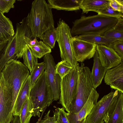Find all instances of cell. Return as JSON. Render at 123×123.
<instances>
[{"mask_svg":"<svg viewBox=\"0 0 123 123\" xmlns=\"http://www.w3.org/2000/svg\"><path fill=\"white\" fill-rule=\"evenodd\" d=\"M118 19L98 14L83 16L73 22L71 34L72 37L87 34L104 36L105 32L114 27Z\"/></svg>","mask_w":123,"mask_h":123,"instance_id":"1","label":"cell"},{"mask_svg":"<svg viewBox=\"0 0 123 123\" xmlns=\"http://www.w3.org/2000/svg\"><path fill=\"white\" fill-rule=\"evenodd\" d=\"M28 16L16 24L15 32L13 37L0 53V72L10 60L22 58L28 38L34 37L27 25Z\"/></svg>","mask_w":123,"mask_h":123,"instance_id":"2","label":"cell"},{"mask_svg":"<svg viewBox=\"0 0 123 123\" xmlns=\"http://www.w3.org/2000/svg\"><path fill=\"white\" fill-rule=\"evenodd\" d=\"M52 8L44 0H35L32 3L27 25L33 36L39 38L47 30L54 27Z\"/></svg>","mask_w":123,"mask_h":123,"instance_id":"3","label":"cell"},{"mask_svg":"<svg viewBox=\"0 0 123 123\" xmlns=\"http://www.w3.org/2000/svg\"><path fill=\"white\" fill-rule=\"evenodd\" d=\"M1 72L12 94V105L14 107L19 92L30 75L29 71L20 61L12 59L6 63Z\"/></svg>","mask_w":123,"mask_h":123,"instance_id":"4","label":"cell"},{"mask_svg":"<svg viewBox=\"0 0 123 123\" xmlns=\"http://www.w3.org/2000/svg\"><path fill=\"white\" fill-rule=\"evenodd\" d=\"M78 84L76 93L70 110V112L76 113L81 109L87 101L93 87L88 67L83 62L77 66Z\"/></svg>","mask_w":123,"mask_h":123,"instance_id":"5","label":"cell"},{"mask_svg":"<svg viewBox=\"0 0 123 123\" xmlns=\"http://www.w3.org/2000/svg\"><path fill=\"white\" fill-rule=\"evenodd\" d=\"M29 98L32 103L34 117H40V112L45 110L52 102L45 71L32 87Z\"/></svg>","mask_w":123,"mask_h":123,"instance_id":"6","label":"cell"},{"mask_svg":"<svg viewBox=\"0 0 123 123\" xmlns=\"http://www.w3.org/2000/svg\"><path fill=\"white\" fill-rule=\"evenodd\" d=\"M56 29V41L59 47L62 60L66 61L74 68L76 67L79 64L75 60L73 53L70 28L64 21L61 19L58 22Z\"/></svg>","mask_w":123,"mask_h":123,"instance_id":"7","label":"cell"},{"mask_svg":"<svg viewBox=\"0 0 123 123\" xmlns=\"http://www.w3.org/2000/svg\"><path fill=\"white\" fill-rule=\"evenodd\" d=\"M77 66L73 68L69 73L61 79L58 103L61 105L67 112H70L77 91L78 76Z\"/></svg>","mask_w":123,"mask_h":123,"instance_id":"8","label":"cell"},{"mask_svg":"<svg viewBox=\"0 0 123 123\" xmlns=\"http://www.w3.org/2000/svg\"><path fill=\"white\" fill-rule=\"evenodd\" d=\"M12 96L1 72L0 78V123H10L13 119Z\"/></svg>","mask_w":123,"mask_h":123,"instance_id":"9","label":"cell"},{"mask_svg":"<svg viewBox=\"0 0 123 123\" xmlns=\"http://www.w3.org/2000/svg\"><path fill=\"white\" fill-rule=\"evenodd\" d=\"M43 62L51 99L53 101H57L60 97L61 78L55 72L56 64L51 54H49L45 55Z\"/></svg>","mask_w":123,"mask_h":123,"instance_id":"10","label":"cell"},{"mask_svg":"<svg viewBox=\"0 0 123 123\" xmlns=\"http://www.w3.org/2000/svg\"><path fill=\"white\" fill-rule=\"evenodd\" d=\"M118 91L111 92L104 96L94 106L87 117L86 123H101L117 98Z\"/></svg>","mask_w":123,"mask_h":123,"instance_id":"11","label":"cell"},{"mask_svg":"<svg viewBox=\"0 0 123 123\" xmlns=\"http://www.w3.org/2000/svg\"><path fill=\"white\" fill-rule=\"evenodd\" d=\"M73 55L78 62H82L93 57L96 51L97 45L72 37L71 39Z\"/></svg>","mask_w":123,"mask_h":123,"instance_id":"12","label":"cell"},{"mask_svg":"<svg viewBox=\"0 0 123 123\" xmlns=\"http://www.w3.org/2000/svg\"><path fill=\"white\" fill-rule=\"evenodd\" d=\"M99 94L94 88L86 102L78 113L66 112V116L69 123H86L87 117L97 102Z\"/></svg>","mask_w":123,"mask_h":123,"instance_id":"13","label":"cell"},{"mask_svg":"<svg viewBox=\"0 0 123 123\" xmlns=\"http://www.w3.org/2000/svg\"><path fill=\"white\" fill-rule=\"evenodd\" d=\"M96 50L102 65L107 69L117 66L123 61L115 51L109 47L102 44L97 45Z\"/></svg>","mask_w":123,"mask_h":123,"instance_id":"14","label":"cell"},{"mask_svg":"<svg viewBox=\"0 0 123 123\" xmlns=\"http://www.w3.org/2000/svg\"><path fill=\"white\" fill-rule=\"evenodd\" d=\"M104 80L112 89L123 93V61L117 66L107 70Z\"/></svg>","mask_w":123,"mask_h":123,"instance_id":"15","label":"cell"},{"mask_svg":"<svg viewBox=\"0 0 123 123\" xmlns=\"http://www.w3.org/2000/svg\"><path fill=\"white\" fill-rule=\"evenodd\" d=\"M105 123H123V93L117 96L104 117Z\"/></svg>","mask_w":123,"mask_h":123,"instance_id":"16","label":"cell"},{"mask_svg":"<svg viewBox=\"0 0 123 123\" xmlns=\"http://www.w3.org/2000/svg\"><path fill=\"white\" fill-rule=\"evenodd\" d=\"M31 87L30 74L23 84L18 93L14 107L13 116H19L23 105L30 97Z\"/></svg>","mask_w":123,"mask_h":123,"instance_id":"17","label":"cell"},{"mask_svg":"<svg viewBox=\"0 0 123 123\" xmlns=\"http://www.w3.org/2000/svg\"><path fill=\"white\" fill-rule=\"evenodd\" d=\"M93 63L91 77L93 88L95 89L101 84L107 69L102 65L97 50L93 57Z\"/></svg>","mask_w":123,"mask_h":123,"instance_id":"18","label":"cell"},{"mask_svg":"<svg viewBox=\"0 0 123 123\" xmlns=\"http://www.w3.org/2000/svg\"><path fill=\"white\" fill-rule=\"evenodd\" d=\"M82 0H48V3L52 9L58 10L74 11L80 9Z\"/></svg>","mask_w":123,"mask_h":123,"instance_id":"19","label":"cell"},{"mask_svg":"<svg viewBox=\"0 0 123 123\" xmlns=\"http://www.w3.org/2000/svg\"><path fill=\"white\" fill-rule=\"evenodd\" d=\"M110 0H82L80 9L82 13L90 11L98 14L109 5Z\"/></svg>","mask_w":123,"mask_h":123,"instance_id":"20","label":"cell"},{"mask_svg":"<svg viewBox=\"0 0 123 123\" xmlns=\"http://www.w3.org/2000/svg\"><path fill=\"white\" fill-rule=\"evenodd\" d=\"M14 34L12 22L0 11V41L9 40Z\"/></svg>","mask_w":123,"mask_h":123,"instance_id":"21","label":"cell"},{"mask_svg":"<svg viewBox=\"0 0 123 123\" xmlns=\"http://www.w3.org/2000/svg\"><path fill=\"white\" fill-rule=\"evenodd\" d=\"M79 39L97 45L102 44L109 47L111 43L115 41L114 40L109 39L104 36L95 34H87L77 36Z\"/></svg>","mask_w":123,"mask_h":123,"instance_id":"22","label":"cell"},{"mask_svg":"<svg viewBox=\"0 0 123 123\" xmlns=\"http://www.w3.org/2000/svg\"><path fill=\"white\" fill-rule=\"evenodd\" d=\"M27 45L32 54L38 58H40L51 52V49L41 41H37L36 43L32 45Z\"/></svg>","mask_w":123,"mask_h":123,"instance_id":"23","label":"cell"},{"mask_svg":"<svg viewBox=\"0 0 123 123\" xmlns=\"http://www.w3.org/2000/svg\"><path fill=\"white\" fill-rule=\"evenodd\" d=\"M33 116V105L29 98L26 100L22 107L19 116L20 123H29Z\"/></svg>","mask_w":123,"mask_h":123,"instance_id":"24","label":"cell"},{"mask_svg":"<svg viewBox=\"0 0 123 123\" xmlns=\"http://www.w3.org/2000/svg\"><path fill=\"white\" fill-rule=\"evenodd\" d=\"M22 57L23 60L24 65L31 72L34 66L38 63V58L32 54L27 44L25 47Z\"/></svg>","mask_w":123,"mask_h":123,"instance_id":"25","label":"cell"},{"mask_svg":"<svg viewBox=\"0 0 123 123\" xmlns=\"http://www.w3.org/2000/svg\"><path fill=\"white\" fill-rule=\"evenodd\" d=\"M57 38L56 31L55 27H52L49 29L39 38L44 43L51 49L54 47Z\"/></svg>","mask_w":123,"mask_h":123,"instance_id":"26","label":"cell"},{"mask_svg":"<svg viewBox=\"0 0 123 123\" xmlns=\"http://www.w3.org/2000/svg\"><path fill=\"white\" fill-rule=\"evenodd\" d=\"M45 66L43 62L37 63L34 66L30 75L32 87L42 74L45 69Z\"/></svg>","mask_w":123,"mask_h":123,"instance_id":"27","label":"cell"},{"mask_svg":"<svg viewBox=\"0 0 123 123\" xmlns=\"http://www.w3.org/2000/svg\"><path fill=\"white\" fill-rule=\"evenodd\" d=\"M73 68L66 61L62 60L56 65L55 72L61 79L69 73Z\"/></svg>","mask_w":123,"mask_h":123,"instance_id":"28","label":"cell"},{"mask_svg":"<svg viewBox=\"0 0 123 123\" xmlns=\"http://www.w3.org/2000/svg\"><path fill=\"white\" fill-rule=\"evenodd\" d=\"M53 111L54 115L55 116L57 123H69L66 116V112L63 107L56 108Z\"/></svg>","mask_w":123,"mask_h":123,"instance_id":"29","label":"cell"},{"mask_svg":"<svg viewBox=\"0 0 123 123\" xmlns=\"http://www.w3.org/2000/svg\"><path fill=\"white\" fill-rule=\"evenodd\" d=\"M104 36L109 39L123 41V31L113 28L105 32Z\"/></svg>","mask_w":123,"mask_h":123,"instance_id":"30","label":"cell"},{"mask_svg":"<svg viewBox=\"0 0 123 123\" xmlns=\"http://www.w3.org/2000/svg\"><path fill=\"white\" fill-rule=\"evenodd\" d=\"M16 0H0V11L4 14L14 8Z\"/></svg>","mask_w":123,"mask_h":123,"instance_id":"31","label":"cell"},{"mask_svg":"<svg viewBox=\"0 0 123 123\" xmlns=\"http://www.w3.org/2000/svg\"><path fill=\"white\" fill-rule=\"evenodd\" d=\"M98 14L118 18H123V13L115 11L109 5Z\"/></svg>","mask_w":123,"mask_h":123,"instance_id":"32","label":"cell"},{"mask_svg":"<svg viewBox=\"0 0 123 123\" xmlns=\"http://www.w3.org/2000/svg\"><path fill=\"white\" fill-rule=\"evenodd\" d=\"M109 47L113 49L123 60V41L117 40L113 42Z\"/></svg>","mask_w":123,"mask_h":123,"instance_id":"33","label":"cell"},{"mask_svg":"<svg viewBox=\"0 0 123 123\" xmlns=\"http://www.w3.org/2000/svg\"><path fill=\"white\" fill-rule=\"evenodd\" d=\"M109 5L115 11L123 13V0H110Z\"/></svg>","mask_w":123,"mask_h":123,"instance_id":"34","label":"cell"},{"mask_svg":"<svg viewBox=\"0 0 123 123\" xmlns=\"http://www.w3.org/2000/svg\"><path fill=\"white\" fill-rule=\"evenodd\" d=\"M50 110H49L47 112L45 113L43 120H41L39 123H57L55 116L52 117L49 116Z\"/></svg>","mask_w":123,"mask_h":123,"instance_id":"35","label":"cell"},{"mask_svg":"<svg viewBox=\"0 0 123 123\" xmlns=\"http://www.w3.org/2000/svg\"><path fill=\"white\" fill-rule=\"evenodd\" d=\"M9 40L0 41V53L5 47Z\"/></svg>","mask_w":123,"mask_h":123,"instance_id":"36","label":"cell"},{"mask_svg":"<svg viewBox=\"0 0 123 123\" xmlns=\"http://www.w3.org/2000/svg\"><path fill=\"white\" fill-rule=\"evenodd\" d=\"M12 123H20V118L18 116H14Z\"/></svg>","mask_w":123,"mask_h":123,"instance_id":"37","label":"cell"},{"mask_svg":"<svg viewBox=\"0 0 123 123\" xmlns=\"http://www.w3.org/2000/svg\"><path fill=\"white\" fill-rule=\"evenodd\" d=\"M42 112V115H41V117H40L38 119V121L36 123H39L40 121L41 120L42 117V116L43 113L44 112V111H43Z\"/></svg>","mask_w":123,"mask_h":123,"instance_id":"38","label":"cell"},{"mask_svg":"<svg viewBox=\"0 0 123 123\" xmlns=\"http://www.w3.org/2000/svg\"><path fill=\"white\" fill-rule=\"evenodd\" d=\"M101 123H105L104 121L102 122Z\"/></svg>","mask_w":123,"mask_h":123,"instance_id":"39","label":"cell"},{"mask_svg":"<svg viewBox=\"0 0 123 123\" xmlns=\"http://www.w3.org/2000/svg\"><path fill=\"white\" fill-rule=\"evenodd\" d=\"M1 72H0V76H1Z\"/></svg>","mask_w":123,"mask_h":123,"instance_id":"40","label":"cell"}]
</instances>
